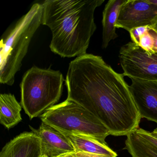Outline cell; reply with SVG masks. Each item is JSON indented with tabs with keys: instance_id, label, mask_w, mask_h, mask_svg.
I'll use <instances>...</instances> for the list:
<instances>
[{
	"instance_id": "6",
	"label": "cell",
	"mask_w": 157,
	"mask_h": 157,
	"mask_svg": "<svg viewBox=\"0 0 157 157\" xmlns=\"http://www.w3.org/2000/svg\"><path fill=\"white\" fill-rule=\"evenodd\" d=\"M118 56L124 76L157 82V53L149 55L130 42L121 48Z\"/></svg>"
},
{
	"instance_id": "17",
	"label": "cell",
	"mask_w": 157,
	"mask_h": 157,
	"mask_svg": "<svg viewBox=\"0 0 157 157\" xmlns=\"http://www.w3.org/2000/svg\"><path fill=\"white\" fill-rule=\"evenodd\" d=\"M136 133L141 137L147 140L149 142L154 145L157 147V138L154 136L151 132H149L143 128H139L136 130H135Z\"/></svg>"
},
{
	"instance_id": "21",
	"label": "cell",
	"mask_w": 157,
	"mask_h": 157,
	"mask_svg": "<svg viewBox=\"0 0 157 157\" xmlns=\"http://www.w3.org/2000/svg\"><path fill=\"white\" fill-rule=\"evenodd\" d=\"M147 1L149 2L152 3V4L157 5V0H147Z\"/></svg>"
},
{
	"instance_id": "12",
	"label": "cell",
	"mask_w": 157,
	"mask_h": 157,
	"mask_svg": "<svg viewBox=\"0 0 157 157\" xmlns=\"http://www.w3.org/2000/svg\"><path fill=\"white\" fill-rule=\"evenodd\" d=\"M125 1L126 0H110L105 4L102 21V48H106L110 42L117 37L116 25L120 8Z\"/></svg>"
},
{
	"instance_id": "20",
	"label": "cell",
	"mask_w": 157,
	"mask_h": 157,
	"mask_svg": "<svg viewBox=\"0 0 157 157\" xmlns=\"http://www.w3.org/2000/svg\"><path fill=\"white\" fill-rule=\"evenodd\" d=\"M151 134H152L154 136L157 138V128H156L152 132H151Z\"/></svg>"
},
{
	"instance_id": "19",
	"label": "cell",
	"mask_w": 157,
	"mask_h": 157,
	"mask_svg": "<svg viewBox=\"0 0 157 157\" xmlns=\"http://www.w3.org/2000/svg\"><path fill=\"white\" fill-rule=\"evenodd\" d=\"M149 33L152 36L153 39V48H152V53H157V31H156L155 29H153L152 27H149V28L148 31Z\"/></svg>"
},
{
	"instance_id": "13",
	"label": "cell",
	"mask_w": 157,
	"mask_h": 157,
	"mask_svg": "<svg viewBox=\"0 0 157 157\" xmlns=\"http://www.w3.org/2000/svg\"><path fill=\"white\" fill-rule=\"evenodd\" d=\"M21 103L11 94H1L0 95V123L10 129L22 120Z\"/></svg>"
},
{
	"instance_id": "2",
	"label": "cell",
	"mask_w": 157,
	"mask_h": 157,
	"mask_svg": "<svg viewBox=\"0 0 157 157\" xmlns=\"http://www.w3.org/2000/svg\"><path fill=\"white\" fill-rule=\"evenodd\" d=\"M104 0H46L42 4V25L52 33L49 47L61 57L86 54L96 30L94 13Z\"/></svg>"
},
{
	"instance_id": "8",
	"label": "cell",
	"mask_w": 157,
	"mask_h": 157,
	"mask_svg": "<svg viewBox=\"0 0 157 157\" xmlns=\"http://www.w3.org/2000/svg\"><path fill=\"white\" fill-rule=\"evenodd\" d=\"M130 78V92L141 118L157 124V82Z\"/></svg>"
},
{
	"instance_id": "9",
	"label": "cell",
	"mask_w": 157,
	"mask_h": 157,
	"mask_svg": "<svg viewBox=\"0 0 157 157\" xmlns=\"http://www.w3.org/2000/svg\"><path fill=\"white\" fill-rule=\"evenodd\" d=\"M31 129L40 138L42 157H60L75 152L71 142L55 128L42 122L38 129Z\"/></svg>"
},
{
	"instance_id": "1",
	"label": "cell",
	"mask_w": 157,
	"mask_h": 157,
	"mask_svg": "<svg viewBox=\"0 0 157 157\" xmlns=\"http://www.w3.org/2000/svg\"><path fill=\"white\" fill-rule=\"evenodd\" d=\"M124 77L101 57L86 53L71 61L65 81L68 99L85 107L115 136L136 130L141 119Z\"/></svg>"
},
{
	"instance_id": "22",
	"label": "cell",
	"mask_w": 157,
	"mask_h": 157,
	"mask_svg": "<svg viewBox=\"0 0 157 157\" xmlns=\"http://www.w3.org/2000/svg\"><path fill=\"white\" fill-rule=\"evenodd\" d=\"M152 28H153V29H155L156 31H157V21H156V22L155 23V24L152 26Z\"/></svg>"
},
{
	"instance_id": "11",
	"label": "cell",
	"mask_w": 157,
	"mask_h": 157,
	"mask_svg": "<svg viewBox=\"0 0 157 157\" xmlns=\"http://www.w3.org/2000/svg\"><path fill=\"white\" fill-rule=\"evenodd\" d=\"M61 132L71 142L75 149V152L117 157L116 152L110 148L107 144L102 143L94 138L78 133Z\"/></svg>"
},
{
	"instance_id": "7",
	"label": "cell",
	"mask_w": 157,
	"mask_h": 157,
	"mask_svg": "<svg viewBox=\"0 0 157 157\" xmlns=\"http://www.w3.org/2000/svg\"><path fill=\"white\" fill-rule=\"evenodd\" d=\"M157 21V5L147 0H126L120 8L116 27L129 32L136 27H152Z\"/></svg>"
},
{
	"instance_id": "18",
	"label": "cell",
	"mask_w": 157,
	"mask_h": 157,
	"mask_svg": "<svg viewBox=\"0 0 157 157\" xmlns=\"http://www.w3.org/2000/svg\"><path fill=\"white\" fill-rule=\"evenodd\" d=\"M60 157H112L98 154L85 153L82 152H74L65 154Z\"/></svg>"
},
{
	"instance_id": "3",
	"label": "cell",
	"mask_w": 157,
	"mask_h": 157,
	"mask_svg": "<svg viewBox=\"0 0 157 157\" xmlns=\"http://www.w3.org/2000/svg\"><path fill=\"white\" fill-rule=\"evenodd\" d=\"M42 4L36 3L21 17L0 43V82L12 86L28 52L34 35L42 25Z\"/></svg>"
},
{
	"instance_id": "5",
	"label": "cell",
	"mask_w": 157,
	"mask_h": 157,
	"mask_svg": "<svg viewBox=\"0 0 157 157\" xmlns=\"http://www.w3.org/2000/svg\"><path fill=\"white\" fill-rule=\"evenodd\" d=\"M41 116L42 122L59 131L86 135L105 144V138L110 135L107 128L96 117L68 98L47 110Z\"/></svg>"
},
{
	"instance_id": "10",
	"label": "cell",
	"mask_w": 157,
	"mask_h": 157,
	"mask_svg": "<svg viewBox=\"0 0 157 157\" xmlns=\"http://www.w3.org/2000/svg\"><path fill=\"white\" fill-rule=\"evenodd\" d=\"M0 157H42L40 138L33 131L21 133L2 148Z\"/></svg>"
},
{
	"instance_id": "4",
	"label": "cell",
	"mask_w": 157,
	"mask_h": 157,
	"mask_svg": "<svg viewBox=\"0 0 157 157\" xmlns=\"http://www.w3.org/2000/svg\"><path fill=\"white\" fill-rule=\"evenodd\" d=\"M64 81L59 71L50 68L34 66L25 73L20 84L21 103L30 119L56 105L62 95Z\"/></svg>"
},
{
	"instance_id": "15",
	"label": "cell",
	"mask_w": 157,
	"mask_h": 157,
	"mask_svg": "<svg viewBox=\"0 0 157 157\" xmlns=\"http://www.w3.org/2000/svg\"><path fill=\"white\" fill-rule=\"evenodd\" d=\"M153 44L154 42L153 38L148 32L140 37L138 46L145 50L148 54L151 55L153 54L152 53Z\"/></svg>"
},
{
	"instance_id": "14",
	"label": "cell",
	"mask_w": 157,
	"mask_h": 157,
	"mask_svg": "<svg viewBox=\"0 0 157 157\" xmlns=\"http://www.w3.org/2000/svg\"><path fill=\"white\" fill-rule=\"evenodd\" d=\"M124 149L132 157H157V147L134 131L127 136Z\"/></svg>"
},
{
	"instance_id": "16",
	"label": "cell",
	"mask_w": 157,
	"mask_h": 157,
	"mask_svg": "<svg viewBox=\"0 0 157 157\" xmlns=\"http://www.w3.org/2000/svg\"><path fill=\"white\" fill-rule=\"evenodd\" d=\"M149 28L148 27H139L131 29L129 33L132 42L138 45L140 37L147 33Z\"/></svg>"
}]
</instances>
